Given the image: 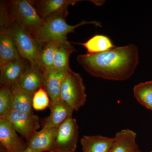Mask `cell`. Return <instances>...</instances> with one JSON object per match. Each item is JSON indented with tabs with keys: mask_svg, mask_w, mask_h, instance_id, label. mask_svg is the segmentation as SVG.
Here are the masks:
<instances>
[{
	"mask_svg": "<svg viewBox=\"0 0 152 152\" xmlns=\"http://www.w3.org/2000/svg\"><path fill=\"white\" fill-rule=\"evenodd\" d=\"M60 43L58 42H50L42 44L39 60L43 68L45 70L54 69V61L56 51Z\"/></svg>",
	"mask_w": 152,
	"mask_h": 152,
	"instance_id": "44dd1931",
	"label": "cell"
},
{
	"mask_svg": "<svg viewBox=\"0 0 152 152\" xmlns=\"http://www.w3.org/2000/svg\"><path fill=\"white\" fill-rule=\"evenodd\" d=\"M77 60L93 77L122 81L134 73L139 63V50L130 44L99 53L78 55Z\"/></svg>",
	"mask_w": 152,
	"mask_h": 152,
	"instance_id": "6da1fadb",
	"label": "cell"
},
{
	"mask_svg": "<svg viewBox=\"0 0 152 152\" xmlns=\"http://www.w3.org/2000/svg\"><path fill=\"white\" fill-rule=\"evenodd\" d=\"M13 110L11 86H1L0 89V119H4Z\"/></svg>",
	"mask_w": 152,
	"mask_h": 152,
	"instance_id": "603a6c76",
	"label": "cell"
},
{
	"mask_svg": "<svg viewBox=\"0 0 152 152\" xmlns=\"http://www.w3.org/2000/svg\"><path fill=\"white\" fill-rule=\"evenodd\" d=\"M152 152V151H151V152Z\"/></svg>",
	"mask_w": 152,
	"mask_h": 152,
	"instance_id": "83f0119b",
	"label": "cell"
},
{
	"mask_svg": "<svg viewBox=\"0 0 152 152\" xmlns=\"http://www.w3.org/2000/svg\"><path fill=\"white\" fill-rule=\"evenodd\" d=\"M72 71L59 70L54 69L43 71L44 89L51 102L61 99V86L64 79Z\"/></svg>",
	"mask_w": 152,
	"mask_h": 152,
	"instance_id": "8fae6325",
	"label": "cell"
},
{
	"mask_svg": "<svg viewBox=\"0 0 152 152\" xmlns=\"http://www.w3.org/2000/svg\"><path fill=\"white\" fill-rule=\"evenodd\" d=\"M43 20L49 17L61 15L67 17L68 8L80 0H31Z\"/></svg>",
	"mask_w": 152,
	"mask_h": 152,
	"instance_id": "ba28073f",
	"label": "cell"
},
{
	"mask_svg": "<svg viewBox=\"0 0 152 152\" xmlns=\"http://www.w3.org/2000/svg\"><path fill=\"white\" fill-rule=\"evenodd\" d=\"M133 93L139 103L152 111V80L135 85Z\"/></svg>",
	"mask_w": 152,
	"mask_h": 152,
	"instance_id": "7402d4cb",
	"label": "cell"
},
{
	"mask_svg": "<svg viewBox=\"0 0 152 152\" xmlns=\"http://www.w3.org/2000/svg\"><path fill=\"white\" fill-rule=\"evenodd\" d=\"M11 91L13 110L22 113H33V94L23 89L18 83L11 86Z\"/></svg>",
	"mask_w": 152,
	"mask_h": 152,
	"instance_id": "e0dca14e",
	"label": "cell"
},
{
	"mask_svg": "<svg viewBox=\"0 0 152 152\" xmlns=\"http://www.w3.org/2000/svg\"><path fill=\"white\" fill-rule=\"evenodd\" d=\"M24 151H14V152H24Z\"/></svg>",
	"mask_w": 152,
	"mask_h": 152,
	"instance_id": "484cf974",
	"label": "cell"
},
{
	"mask_svg": "<svg viewBox=\"0 0 152 152\" xmlns=\"http://www.w3.org/2000/svg\"><path fill=\"white\" fill-rule=\"evenodd\" d=\"M8 32L20 57L28 61L31 65L43 71L39 60L42 45L15 20L12 11Z\"/></svg>",
	"mask_w": 152,
	"mask_h": 152,
	"instance_id": "3957f363",
	"label": "cell"
},
{
	"mask_svg": "<svg viewBox=\"0 0 152 152\" xmlns=\"http://www.w3.org/2000/svg\"><path fill=\"white\" fill-rule=\"evenodd\" d=\"M75 48L69 42L60 43L55 53L54 69L59 70L70 71L69 58L72 53L76 52Z\"/></svg>",
	"mask_w": 152,
	"mask_h": 152,
	"instance_id": "ffe728a7",
	"label": "cell"
},
{
	"mask_svg": "<svg viewBox=\"0 0 152 152\" xmlns=\"http://www.w3.org/2000/svg\"><path fill=\"white\" fill-rule=\"evenodd\" d=\"M61 99L74 111H78L86 101V87L81 76L71 71L64 79L61 86Z\"/></svg>",
	"mask_w": 152,
	"mask_h": 152,
	"instance_id": "5b68a950",
	"label": "cell"
},
{
	"mask_svg": "<svg viewBox=\"0 0 152 152\" xmlns=\"http://www.w3.org/2000/svg\"><path fill=\"white\" fill-rule=\"evenodd\" d=\"M134 152H142L140 151H139V150H137V151H134Z\"/></svg>",
	"mask_w": 152,
	"mask_h": 152,
	"instance_id": "4316f807",
	"label": "cell"
},
{
	"mask_svg": "<svg viewBox=\"0 0 152 152\" xmlns=\"http://www.w3.org/2000/svg\"><path fill=\"white\" fill-rule=\"evenodd\" d=\"M17 132L8 121L0 119V142L6 151H24L26 148V144Z\"/></svg>",
	"mask_w": 152,
	"mask_h": 152,
	"instance_id": "9c48e42d",
	"label": "cell"
},
{
	"mask_svg": "<svg viewBox=\"0 0 152 152\" xmlns=\"http://www.w3.org/2000/svg\"><path fill=\"white\" fill-rule=\"evenodd\" d=\"M48 94L42 87H41L33 95L32 107L37 111L43 110L49 107L51 101Z\"/></svg>",
	"mask_w": 152,
	"mask_h": 152,
	"instance_id": "cb8c5ba5",
	"label": "cell"
},
{
	"mask_svg": "<svg viewBox=\"0 0 152 152\" xmlns=\"http://www.w3.org/2000/svg\"><path fill=\"white\" fill-rule=\"evenodd\" d=\"M30 64L28 61L21 58L0 69L1 86H11L14 84L19 83L22 76Z\"/></svg>",
	"mask_w": 152,
	"mask_h": 152,
	"instance_id": "7c38bea8",
	"label": "cell"
},
{
	"mask_svg": "<svg viewBox=\"0 0 152 152\" xmlns=\"http://www.w3.org/2000/svg\"><path fill=\"white\" fill-rule=\"evenodd\" d=\"M79 137V127L72 117L57 128L51 148L49 152H75Z\"/></svg>",
	"mask_w": 152,
	"mask_h": 152,
	"instance_id": "8992f818",
	"label": "cell"
},
{
	"mask_svg": "<svg viewBox=\"0 0 152 152\" xmlns=\"http://www.w3.org/2000/svg\"><path fill=\"white\" fill-rule=\"evenodd\" d=\"M115 138L101 135L83 136L80 140L83 152H109Z\"/></svg>",
	"mask_w": 152,
	"mask_h": 152,
	"instance_id": "ac0fdd59",
	"label": "cell"
},
{
	"mask_svg": "<svg viewBox=\"0 0 152 152\" xmlns=\"http://www.w3.org/2000/svg\"><path fill=\"white\" fill-rule=\"evenodd\" d=\"M56 129L57 128H42L41 130L37 131L27 140V148L35 152H49Z\"/></svg>",
	"mask_w": 152,
	"mask_h": 152,
	"instance_id": "4fadbf2b",
	"label": "cell"
},
{
	"mask_svg": "<svg viewBox=\"0 0 152 152\" xmlns=\"http://www.w3.org/2000/svg\"><path fill=\"white\" fill-rule=\"evenodd\" d=\"M109 152H134L138 149L136 142L137 134L129 129L118 132Z\"/></svg>",
	"mask_w": 152,
	"mask_h": 152,
	"instance_id": "2e32d148",
	"label": "cell"
},
{
	"mask_svg": "<svg viewBox=\"0 0 152 152\" xmlns=\"http://www.w3.org/2000/svg\"><path fill=\"white\" fill-rule=\"evenodd\" d=\"M18 83L23 89L34 94L40 88H43V72L42 70L30 64Z\"/></svg>",
	"mask_w": 152,
	"mask_h": 152,
	"instance_id": "9a60e30c",
	"label": "cell"
},
{
	"mask_svg": "<svg viewBox=\"0 0 152 152\" xmlns=\"http://www.w3.org/2000/svg\"><path fill=\"white\" fill-rule=\"evenodd\" d=\"M12 15L18 23L33 37L43 23L31 0L9 1Z\"/></svg>",
	"mask_w": 152,
	"mask_h": 152,
	"instance_id": "277c9868",
	"label": "cell"
},
{
	"mask_svg": "<svg viewBox=\"0 0 152 152\" xmlns=\"http://www.w3.org/2000/svg\"><path fill=\"white\" fill-rule=\"evenodd\" d=\"M50 115L44 119L43 128H56L69 118L72 117L74 110L61 99L51 102Z\"/></svg>",
	"mask_w": 152,
	"mask_h": 152,
	"instance_id": "30bf717a",
	"label": "cell"
},
{
	"mask_svg": "<svg viewBox=\"0 0 152 152\" xmlns=\"http://www.w3.org/2000/svg\"><path fill=\"white\" fill-rule=\"evenodd\" d=\"M73 43L84 47L88 54L102 53L116 47L109 37L102 34L95 35L85 42Z\"/></svg>",
	"mask_w": 152,
	"mask_h": 152,
	"instance_id": "d6986e66",
	"label": "cell"
},
{
	"mask_svg": "<svg viewBox=\"0 0 152 152\" xmlns=\"http://www.w3.org/2000/svg\"><path fill=\"white\" fill-rule=\"evenodd\" d=\"M4 119L8 121L26 141L40 127L39 119L34 113H22L12 110Z\"/></svg>",
	"mask_w": 152,
	"mask_h": 152,
	"instance_id": "52a82bcc",
	"label": "cell"
},
{
	"mask_svg": "<svg viewBox=\"0 0 152 152\" xmlns=\"http://www.w3.org/2000/svg\"><path fill=\"white\" fill-rule=\"evenodd\" d=\"M66 17L61 15L49 17L43 20V23L34 37L40 45L50 42H67V36L74 33L76 28L87 24H93L96 27L102 26L101 22L83 21L75 26L69 25Z\"/></svg>",
	"mask_w": 152,
	"mask_h": 152,
	"instance_id": "7a4b0ae2",
	"label": "cell"
},
{
	"mask_svg": "<svg viewBox=\"0 0 152 152\" xmlns=\"http://www.w3.org/2000/svg\"><path fill=\"white\" fill-rule=\"evenodd\" d=\"M21 58L8 31L0 30V69Z\"/></svg>",
	"mask_w": 152,
	"mask_h": 152,
	"instance_id": "5bb4252c",
	"label": "cell"
},
{
	"mask_svg": "<svg viewBox=\"0 0 152 152\" xmlns=\"http://www.w3.org/2000/svg\"><path fill=\"white\" fill-rule=\"evenodd\" d=\"M24 152H35L28 148H26Z\"/></svg>",
	"mask_w": 152,
	"mask_h": 152,
	"instance_id": "d4e9b609",
	"label": "cell"
}]
</instances>
